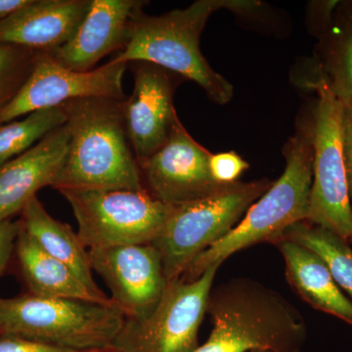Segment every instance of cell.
Here are the masks:
<instances>
[{"label": "cell", "mask_w": 352, "mask_h": 352, "mask_svg": "<svg viewBox=\"0 0 352 352\" xmlns=\"http://www.w3.org/2000/svg\"><path fill=\"white\" fill-rule=\"evenodd\" d=\"M230 0H197L184 9L159 16L139 11L132 22L129 41L111 62H148L192 80L219 105L231 101L234 87L212 68L200 50V38L208 20Z\"/></svg>", "instance_id": "obj_4"}, {"label": "cell", "mask_w": 352, "mask_h": 352, "mask_svg": "<svg viewBox=\"0 0 352 352\" xmlns=\"http://www.w3.org/2000/svg\"><path fill=\"white\" fill-rule=\"evenodd\" d=\"M296 75L314 91L323 82L342 103L352 102V21L336 14L328 32L318 39L314 56L300 60Z\"/></svg>", "instance_id": "obj_17"}, {"label": "cell", "mask_w": 352, "mask_h": 352, "mask_svg": "<svg viewBox=\"0 0 352 352\" xmlns=\"http://www.w3.org/2000/svg\"><path fill=\"white\" fill-rule=\"evenodd\" d=\"M286 263L289 283L315 309L352 326V300L338 286L327 266L314 252L291 240L276 242Z\"/></svg>", "instance_id": "obj_18"}, {"label": "cell", "mask_w": 352, "mask_h": 352, "mask_svg": "<svg viewBox=\"0 0 352 352\" xmlns=\"http://www.w3.org/2000/svg\"><path fill=\"white\" fill-rule=\"evenodd\" d=\"M122 101L92 97L66 102L68 152L57 190H144L127 136Z\"/></svg>", "instance_id": "obj_2"}, {"label": "cell", "mask_w": 352, "mask_h": 352, "mask_svg": "<svg viewBox=\"0 0 352 352\" xmlns=\"http://www.w3.org/2000/svg\"><path fill=\"white\" fill-rule=\"evenodd\" d=\"M63 108L44 109L0 126V168L66 124Z\"/></svg>", "instance_id": "obj_22"}, {"label": "cell", "mask_w": 352, "mask_h": 352, "mask_svg": "<svg viewBox=\"0 0 352 352\" xmlns=\"http://www.w3.org/2000/svg\"><path fill=\"white\" fill-rule=\"evenodd\" d=\"M251 352H276V351H252Z\"/></svg>", "instance_id": "obj_32"}, {"label": "cell", "mask_w": 352, "mask_h": 352, "mask_svg": "<svg viewBox=\"0 0 352 352\" xmlns=\"http://www.w3.org/2000/svg\"><path fill=\"white\" fill-rule=\"evenodd\" d=\"M146 4L141 0H91L75 36L48 54L69 69L92 71L102 58L124 50L134 17Z\"/></svg>", "instance_id": "obj_14"}, {"label": "cell", "mask_w": 352, "mask_h": 352, "mask_svg": "<svg viewBox=\"0 0 352 352\" xmlns=\"http://www.w3.org/2000/svg\"><path fill=\"white\" fill-rule=\"evenodd\" d=\"M21 228V220L8 219L0 222V275L10 261Z\"/></svg>", "instance_id": "obj_27"}, {"label": "cell", "mask_w": 352, "mask_h": 352, "mask_svg": "<svg viewBox=\"0 0 352 352\" xmlns=\"http://www.w3.org/2000/svg\"><path fill=\"white\" fill-rule=\"evenodd\" d=\"M282 238L314 252L327 266L338 286L352 300V250L346 240L307 220L289 227Z\"/></svg>", "instance_id": "obj_21"}, {"label": "cell", "mask_w": 352, "mask_h": 352, "mask_svg": "<svg viewBox=\"0 0 352 352\" xmlns=\"http://www.w3.org/2000/svg\"><path fill=\"white\" fill-rule=\"evenodd\" d=\"M127 66L110 61L92 71L78 72L58 64L47 52H39L31 75L0 113V126L21 116L60 107L76 99L103 97L124 100L122 78Z\"/></svg>", "instance_id": "obj_10"}, {"label": "cell", "mask_w": 352, "mask_h": 352, "mask_svg": "<svg viewBox=\"0 0 352 352\" xmlns=\"http://www.w3.org/2000/svg\"><path fill=\"white\" fill-rule=\"evenodd\" d=\"M250 164L236 152L212 154L210 160V175L219 184H232L249 170Z\"/></svg>", "instance_id": "obj_24"}, {"label": "cell", "mask_w": 352, "mask_h": 352, "mask_svg": "<svg viewBox=\"0 0 352 352\" xmlns=\"http://www.w3.org/2000/svg\"><path fill=\"white\" fill-rule=\"evenodd\" d=\"M272 183L263 178L222 185L207 196L175 206L152 243L168 283L180 279L197 256L230 232Z\"/></svg>", "instance_id": "obj_6"}, {"label": "cell", "mask_w": 352, "mask_h": 352, "mask_svg": "<svg viewBox=\"0 0 352 352\" xmlns=\"http://www.w3.org/2000/svg\"><path fill=\"white\" fill-rule=\"evenodd\" d=\"M85 352H120L119 351H116L113 349H102V351H85Z\"/></svg>", "instance_id": "obj_31"}, {"label": "cell", "mask_w": 352, "mask_h": 352, "mask_svg": "<svg viewBox=\"0 0 352 352\" xmlns=\"http://www.w3.org/2000/svg\"><path fill=\"white\" fill-rule=\"evenodd\" d=\"M314 105L300 113L295 133L285 143L283 175L230 232L194 259L180 279L193 281L236 252L259 243H276L289 227L307 220L314 177Z\"/></svg>", "instance_id": "obj_1"}, {"label": "cell", "mask_w": 352, "mask_h": 352, "mask_svg": "<svg viewBox=\"0 0 352 352\" xmlns=\"http://www.w3.org/2000/svg\"><path fill=\"white\" fill-rule=\"evenodd\" d=\"M342 141L352 210V102L342 103Z\"/></svg>", "instance_id": "obj_26"}, {"label": "cell", "mask_w": 352, "mask_h": 352, "mask_svg": "<svg viewBox=\"0 0 352 352\" xmlns=\"http://www.w3.org/2000/svg\"><path fill=\"white\" fill-rule=\"evenodd\" d=\"M131 64L134 88L131 96L122 101V115L139 166L170 138L178 119L173 97L175 90L185 80L148 62Z\"/></svg>", "instance_id": "obj_13"}, {"label": "cell", "mask_w": 352, "mask_h": 352, "mask_svg": "<svg viewBox=\"0 0 352 352\" xmlns=\"http://www.w3.org/2000/svg\"><path fill=\"white\" fill-rule=\"evenodd\" d=\"M21 223L44 252L69 266L95 295L110 298L95 283L88 250L68 224L53 219L36 197L22 210Z\"/></svg>", "instance_id": "obj_20"}, {"label": "cell", "mask_w": 352, "mask_h": 352, "mask_svg": "<svg viewBox=\"0 0 352 352\" xmlns=\"http://www.w3.org/2000/svg\"><path fill=\"white\" fill-rule=\"evenodd\" d=\"M71 206L87 250L152 244L171 214L146 190H58Z\"/></svg>", "instance_id": "obj_7"}, {"label": "cell", "mask_w": 352, "mask_h": 352, "mask_svg": "<svg viewBox=\"0 0 352 352\" xmlns=\"http://www.w3.org/2000/svg\"><path fill=\"white\" fill-rule=\"evenodd\" d=\"M212 155L190 135L178 118L164 146L139 164L143 186L157 200L173 207L207 196L222 186L210 175Z\"/></svg>", "instance_id": "obj_12"}, {"label": "cell", "mask_w": 352, "mask_h": 352, "mask_svg": "<svg viewBox=\"0 0 352 352\" xmlns=\"http://www.w3.org/2000/svg\"><path fill=\"white\" fill-rule=\"evenodd\" d=\"M220 265L193 281L168 283L157 307L145 320L126 319L113 349L120 352H194L199 329Z\"/></svg>", "instance_id": "obj_9"}, {"label": "cell", "mask_w": 352, "mask_h": 352, "mask_svg": "<svg viewBox=\"0 0 352 352\" xmlns=\"http://www.w3.org/2000/svg\"><path fill=\"white\" fill-rule=\"evenodd\" d=\"M0 352H85L53 346L43 342L13 337L0 336Z\"/></svg>", "instance_id": "obj_28"}, {"label": "cell", "mask_w": 352, "mask_h": 352, "mask_svg": "<svg viewBox=\"0 0 352 352\" xmlns=\"http://www.w3.org/2000/svg\"><path fill=\"white\" fill-rule=\"evenodd\" d=\"M314 177L307 221L352 241V210L342 141V103L320 82L315 88Z\"/></svg>", "instance_id": "obj_8"}, {"label": "cell", "mask_w": 352, "mask_h": 352, "mask_svg": "<svg viewBox=\"0 0 352 352\" xmlns=\"http://www.w3.org/2000/svg\"><path fill=\"white\" fill-rule=\"evenodd\" d=\"M207 314L214 327L194 352H298L305 340V323L293 305L247 278L212 289Z\"/></svg>", "instance_id": "obj_3"}, {"label": "cell", "mask_w": 352, "mask_h": 352, "mask_svg": "<svg viewBox=\"0 0 352 352\" xmlns=\"http://www.w3.org/2000/svg\"><path fill=\"white\" fill-rule=\"evenodd\" d=\"M38 53L0 44V113L15 98L31 75Z\"/></svg>", "instance_id": "obj_23"}, {"label": "cell", "mask_w": 352, "mask_h": 352, "mask_svg": "<svg viewBox=\"0 0 352 352\" xmlns=\"http://www.w3.org/2000/svg\"><path fill=\"white\" fill-rule=\"evenodd\" d=\"M126 321L113 302L32 295L0 298V336L72 351L113 349Z\"/></svg>", "instance_id": "obj_5"}, {"label": "cell", "mask_w": 352, "mask_h": 352, "mask_svg": "<svg viewBox=\"0 0 352 352\" xmlns=\"http://www.w3.org/2000/svg\"><path fill=\"white\" fill-rule=\"evenodd\" d=\"M68 146V129L64 124L0 168V222L22 212L38 190L55 186Z\"/></svg>", "instance_id": "obj_15"}, {"label": "cell", "mask_w": 352, "mask_h": 352, "mask_svg": "<svg viewBox=\"0 0 352 352\" xmlns=\"http://www.w3.org/2000/svg\"><path fill=\"white\" fill-rule=\"evenodd\" d=\"M90 266L110 289L111 300L126 319L143 321L161 300L168 281L152 244L88 250Z\"/></svg>", "instance_id": "obj_11"}, {"label": "cell", "mask_w": 352, "mask_h": 352, "mask_svg": "<svg viewBox=\"0 0 352 352\" xmlns=\"http://www.w3.org/2000/svg\"><path fill=\"white\" fill-rule=\"evenodd\" d=\"M337 12L340 15L344 16L346 19L352 21V0H344V1H340L339 6H338Z\"/></svg>", "instance_id": "obj_30"}, {"label": "cell", "mask_w": 352, "mask_h": 352, "mask_svg": "<svg viewBox=\"0 0 352 352\" xmlns=\"http://www.w3.org/2000/svg\"><path fill=\"white\" fill-rule=\"evenodd\" d=\"M91 0H30L0 21V44L51 52L75 36Z\"/></svg>", "instance_id": "obj_16"}, {"label": "cell", "mask_w": 352, "mask_h": 352, "mask_svg": "<svg viewBox=\"0 0 352 352\" xmlns=\"http://www.w3.org/2000/svg\"><path fill=\"white\" fill-rule=\"evenodd\" d=\"M16 249L23 275L32 296L113 302L111 298L95 295L69 266L44 252L23 227Z\"/></svg>", "instance_id": "obj_19"}, {"label": "cell", "mask_w": 352, "mask_h": 352, "mask_svg": "<svg viewBox=\"0 0 352 352\" xmlns=\"http://www.w3.org/2000/svg\"><path fill=\"white\" fill-rule=\"evenodd\" d=\"M30 0H0V21L9 17L28 4Z\"/></svg>", "instance_id": "obj_29"}, {"label": "cell", "mask_w": 352, "mask_h": 352, "mask_svg": "<svg viewBox=\"0 0 352 352\" xmlns=\"http://www.w3.org/2000/svg\"><path fill=\"white\" fill-rule=\"evenodd\" d=\"M339 4L338 0H318L308 3L305 22L312 36L319 39L328 32L335 20Z\"/></svg>", "instance_id": "obj_25"}]
</instances>
